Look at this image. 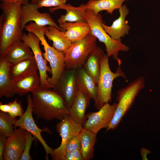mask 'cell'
Returning a JSON list of instances; mask_svg holds the SVG:
<instances>
[{
  "label": "cell",
  "mask_w": 160,
  "mask_h": 160,
  "mask_svg": "<svg viewBox=\"0 0 160 160\" xmlns=\"http://www.w3.org/2000/svg\"><path fill=\"white\" fill-rule=\"evenodd\" d=\"M108 57L104 53L101 62L100 73L97 82L98 92L97 98L94 101V106L98 110L105 104L111 101L112 89L114 80L121 76H126L122 70L120 65L115 72L110 69L108 63Z\"/></svg>",
  "instance_id": "6"
},
{
  "label": "cell",
  "mask_w": 160,
  "mask_h": 160,
  "mask_svg": "<svg viewBox=\"0 0 160 160\" xmlns=\"http://www.w3.org/2000/svg\"><path fill=\"white\" fill-rule=\"evenodd\" d=\"M33 56L30 47L21 40L12 45L3 57L8 63L12 64Z\"/></svg>",
  "instance_id": "22"
},
{
  "label": "cell",
  "mask_w": 160,
  "mask_h": 160,
  "mask_svg": "<svg viewBox=\"0 0 160 160\" xmlns=\"http://www.w3.org/2000/svg\"><path fill=\"white\" fill-rule=\"evenodd\" d=\"M87 9L86 4H81L79 7H75L68 4L59 7L50 8L49 10L50 12H53L58 9L66 10V13L61 15L57 20L60 24L66 22L86 21L85 15Z\"/></svg>",
  "instance_id": "17"
},
{
  "label": "cell",
  "mask_w": 160,
  "mask_h": 160,
  "mask_svg": "<svg viewBox=\"0 0 160 160\" xmlns=\"http://www.w3.org/2000/svg\"><path fill=\"white\" fill-rule=\"evenodd\" d=\"M129 0H89L86 4L87 9L97 14L103 10L112 14L116 9H119L124 2Z\"/></svg>",
  "instance_id": "27"
},
{
  "label": "cell",
  "mask_w": 160,
  "mask_h": 160,
  "mask_svg": "<svg viewBox=\"0 0 160 160\" xmlns=\"http://www.w3.org/2000/svg\"><path fill=\"white\" fill-rule=\"evenodd\" d=\"M81 148V143L79 134L74 135L68 140L66 146L65 151L66 152L76 150L80 151Z\"/></svg>",
  "instance_id": "30"
},
{
  "label": "cell",
  "mask_w": 160,
  "mask_h": 160,
  "mask_svg": "<svg viewBox=\"0 0 160 160\" xmlns=\"http://www.w3.org/2000/svg\"><path fill=\"white\" fill-rule=\"evenodd\" d=\"M11 64L3 57L0 58V97L11 98L15 95L12 89L9 68Z\"/></svg>",
  "instance_id": "23"
},
{
  "label": "cell",
  "mask_w": 160,
  "mask_h": 160,
  "mask_svg": "<svg viewBox=\"0 0 160 160\" xmlns=\"http://www.w3.org/2000/svg\"><path fill=\"white\" fill-rule=\"evenodd\" d=\"M38 70L34 56L11 64L9 73L13 82L33 73Z\"/></svg>",
  "instance_id": "21"
},
{
  "label": "cell",
  "mask_w": 160,
  "mask_h": 160,
  "mask_svg": "<svg viewBox=\"0 0 160 160\" xmlns=\"http://www.w3.org/2000/svg\"><path fill=\"white\" fill-rule=\"evenodd\" d=\"M90 99L78 89L72 104L68 109L69 114L78 124L82 126L86 119L85 112Z\"/></svg>",
  "instance_id": "20"
},
{
  "label": "cell",
  "mask_w": 160,
  "mask_h": 160,
  "mask_svg": "<svg viewBox=\"0 0 160 160\" xmlns=\"http://www.w3.org/2000/svg\"><path fill=\"white\" fill-rule=\"evenodd\" d=\"M85 19L90 28L89 33L104 44L107 56H112L119 65H121L122 62L118 57L119 52H127L129 49V47L121 42V39H113L106 33L102 26L103 20L100 14H96L92 10L87 9Z\"/></svg>",
  "instance_id": "4"
},
{
  "label": "cell",
  "mask_w": 160,
  "mask_h": 160,
  "mask_svg": "<svg viewBox=\"0 0 160 160\" xmlns=\"http://www.w3.org/2000/svg\"><path fill=\"white\" fill-rule=\"evenodd\" d=\"M145 86L143 77H140L127 87L117 92L118 103L113 117L108 126L107 130L115 129L132 104L140 91Z\"/></svg>",
  "instance_id": "5"
},
{
  "label": "cell",
  "mask_w": 160,
  "mask_h": 160,
  "mask_svg": "<svg viewBox=\"0 0 160 160\" xmlns=\"http://www.w3.org/2000/svg\"><path fill=\"white\" fill-rule=\"evenodd\" d=\"M16 119L10 116L8 113L0 112V135L7 137L12 135L14 132V125Z\"/></svg>",
  "instance_id": "28"
},
{
  "label": "cell",
  "mask_w": 160,
  "mask_h": 160,
  "mask_svg": "<svg viewBox=\"0 0 160 160\" xmlns=\"http://www.w3.org/2000/svg\"><path fill=\"white\" fill-rule=\"evenodd\" d=\"M31 0H0L1 2H10L16 3L21 5H24L29 3Z\"/></svg>",
  "instance_id": "35"
},
{
  "label": "cell",
  "mask_w": 160,
  "mask_h": 160,
  "mask_svg": "<svg viewBox=\"0 0 160 160\" xmlns=\"http://www.w3.org/2000/svg\"><path fill=\"white\" fill-rule=\"evenodd\" d=\"M47 28L46 26L40 25L31 22L25 26V28L28 32L33 33L37 36L44 47L45 52L42 53L43 56L49 62L51 69L52 76L48 77L47 81L54 88L65 69V57L62 51L51 46L47 42L45 33Z\"/></svg>",
  "instance_id": "3"
},
{
  "label": "cell",
  "mask_w": 160,
  "mask_h": 160,
  "mask_svg": "<svg viewBox=\"0 0 160 160\" xmlns=\"http://www.w3.org/2000/svg\"><path fill=\"white\" fill-rule=\"evenodd\" d=\"M31 93L33 113L38 118L60 120L69 114L63 98L54 89L40 87Z\"/></svg>",
  "instance_id": "2"
},
{
  "label": "cell",
  "mask_w": 160,
  "mask_h": 160,
  "mask_svg": "<svg viewBox=\"0 0 160 160\" xmlns=\"http://www.w3.org/2000/svg\"><path fill=\"white\" fill-rule=\"evenodd\" d=\"M27 100V105L26 109L19 119L15 120L14 127H18L25 129L36 138L41 143L45 151V159L48 160V155L49 154L52 155L53 149L47 145L42 136L41 132L45 131L51 134L52 132L48 128L45 127L43 129H40L38 127L32 115V100L31 94L28 95Z\"/></svg>",
  "instance_id": "8"
},
{
  "label": "cell",
  "mask_w": 160,
  "mask_h": 160,
  "mask_svg": "<svg viewBox=\"0 0 160 160\" xmlns=\"http://www.w3.org/2000/svg\"><path fill=\"white\" fill-rule=\"evenodd\" d=\"M28 132L19 127L7 137L3 155V160H18L25 147Z\"/></svg>",
  "instance_id": "14"
},
{
  "label": "cell",
  "mask_w": 160,
  "mask_h": 160,
  "mask_svg": "<svg viewBox=\"0 0 160 160\" xmlns=\"http://www.w3.org/2000/svg\"><path fill=\"white\" fill-rule=\"evenodd\" d=\"M60 121L56 124V129L61 138V142L60 146L53 150L51 155L54 160H63L68 141L74 135L79 134L83 128L69 114Z\"/></svg>",
  "instance_id": "9"
},
{
  "label": "cell",
  "mask_w": 160,
  "mask_h": 160,
  "mask_svg": "<svg viewBox=\"0 0 160 160\" xmlns=\"http://www.w3.org/2000/svg\"><path fill=\"white\" fill-rule=\"evenodd\" d=\"M117 105V103L111 105L108 103L97 111L87 113L83 128L96 134L102 129L106 128L113 117Z\"/></svg>",
  "instance_id": "11"
},
{
  "label": "cell",
  "mask_w": 160,
  "mask_h": 160,
  "mask_svg": "<svg viewBox=\"0 0 160 160\" xmlns=\"http://www.w3.org/2000/svg\"><path fill=\"white\" fill-rule=\"evenodd\" d=\"M53 89L62 97L68 109L78 90L76 69L65 68Z\"/></svg>",
  "instance_id": "12"
},
{
  "label": "cell",
  "mask_w": 160,
  "mask_h": 160,
  "mask_svg": "<svg viewBox=\"0 0 160 160\" xmlns=\"http://www.w3.org/2000/svg\"><path fill=\"white\" fill-rule=\"evenodd\" d=\"M10 110V106L9 103L3 104L0 102V110L3 112L8 113Z\"/></svg>",
  "instance_id": "36"
},
{
  "label": "cell",
  "mask_w": 160,
  "mask_h": 160,
  "mask_svg": "<svg viewBox=\"0 0 160 160\" xmlns=\"http://www.w3.org/2000/svg\"><path fill=\"white\" fill-rule=\"evenodd\" d=\"M59 26L65 32L67 38L72 42L84 38L90 31L86 21L66 22L60 24Z\"/></svg>",
  "instance_id": "19"
},
{
  "label": "cell",
  "mask_w": 160,
  "mask_h": 160,
  "mask_svg": "<svg viewBox=\"0 0 160 160\" xmlns=\"http://www.w3.org/2000/svg\"><path fill=\"white\" fill-rule=\"evenodd\" d=\"M40 84L39 74L37 72L13 82L12 91L15 94L22 96L39 88Z\"/></svg>",
  "instance_id": "18"
},
{
  "label": "cell",
  "mask_w": 160,
  "mask_h": 160,
  "mask_svg": "<svg viewBox=\"0 0 160 160\" xmlns=\"http://www.w3.org/2000/svg\"><path fill=\"white\" fill-rule=\"evenodd\" d=\"M104 53L103 50L97 47L89 55L83 65L85 71L97 83L100 73L101 60Z\"/></svg>",
  "instance_id": "24"
},
{
  "label": "cell",
  "mask_w": 160,
  "mask_h": 160,
  "mask_svg": "<svg viewBox=\"0 0 160 160\" xmlns=\"http://www.w3.org/2000/svg\"><path fill=\"white\" fill-rule=\"evenodd\" d=\"M77 83L78 89L89 99L95 101L98 92L97 83L82 66L76 69Z\"/></svg>",
  "instance_id": "16"
},
{
  "label": "cell",
  "mask_w": 160,
  "mask_h": 160,
  "mask_svg": "<svg viewBox=\"0 0 160 160\" xmlns=\"http://www.w3.org/2000/svg\"><path fill=\"white\" fill-rule=\"evenodd\" d=\"M21 5L1 2L0 17V58L17 42L21 41L23 34L21 26Z\"/></svg>",
  "instance_id": "1"
},
{
  "label": "cell",
  "mask_w": 160,
  "mask_h": 160,
  "mask_svg": "<svg viewBox=\"0 0 160 160\" xmlns=\"http://www.w3.org/2000/svg\"><path fill=\"white\" fill-rule=\"evenodd\" d=\"M97 39L89 33L84 38L72 42L64 55L65 69L82 66L89 55L97 47Z\"/></svg>",
  "instance_id": "7"
},
{
  "label": "cell",
  "mask_w": 160,
  "mask_h": 160,
  "mask_svg": "<svg viewBox=\"0 0 160 160\" xmlns=\"http://www.w3.org/2000/svg\"><path fill=\"white\" fill-rule=\"evenodd\" d=\"M68 0H41L37 4L39 8L43 7H56L66 4Z\"/></svg>",
  "instance_id": "32"
},
{
  "label": "cell",
  "mask_w": 160,
  "mask_h": 160,
  "mask_svg": "<svg viewBox=\"0 0 160 160\" xmlns=\"http://www.w3.org/2000/svg\"><path fill=\"white\" fill-rule=\"evenodd\" d=\"M119 17L115 20L111 26H108L103 23L102 26L106 33L114 40H118L129 33L130 27L125 20L129 10L125 4L119 9Z\"/></svg>",
  "instance_id": "15"
},
{
  "label": "cell",
  "mask_w": 160,
  "mask_h": 160,
  "mask_svg": "<svg viewBox=\"0 0 160 160\" xmlns=\"http://www.w3.org/2000/svg\"><path fill=\"white\" fill-rule=\"evenodd\" d=\"M45 36L53 42V46L55 49L62 51L65 55L72 42L66 38L65 31H62L56 27L49 25Z\"/></svg>",
  "instance_id": "25"
},
{
  "label": "cell",
  "mask_w": 160,
  "mask_h": 160,
  "mask_svg": "<svg viewBox=\"0 0 160 160\" xmlns=\"http://www.w3.org/2000/svg\"><path fill=\"white\" fill-rule=\"evenodd\" d=\"M37 4L28 3L21 5V26L22 30L27 23L33 21L37 24L42 26L52 25L62 30L52 18L50 14L47 12L41 13L39 10Z\"/></svg>",
  "instance_id": "13"
},
{
  "label": "cell",
  "mask_w": 160,
  "mask_h": 160,
  "mask_svg": "<svg viewBox=\"0 0 160 160\" xmlns=\"http://www.w3.org/2000/svg\"><path fill=\"white\" fill-rule=\"evenodd\" d=\"M8 103L10 106V110L8 113L10 116L16 119L17 117H20L23 115L24 111L21 101L18 102L17 99L16 98L12 102Z\"/></svg>",
  "instance_id": "29"
},
{
  "label": "cell",
  "mask_w": 160,
  "mask_h": 160,
  "mask_svg": "<svg viewBox=\"0 0 160 160\" xmlns=\"http://www.w3.org/2000/svg\"><path fill=\"white\" fill-rule=\"evenodd\" d=\"M36 138L31 134L28 132L25 147L22 154L20 160H31V156L30 154V151L32 143Z\"/></svg>",
  "instance_id": "31"
},
{
  "label": "cell",
  "mask_w": 160,
  "mask_h": 160,
  "mask_svg": "<svg viewBox=\"0 0 160 160\" xmlns=\"http://www.w3.org/2000/svg\"><path fill=\"white\" fill-rule=\"evenodd\" d=\"M81 143L80 151L83 160H89L93 158L94 147L97 141V134L82 128L79 133Z\"/></svg>",
  "instance_id": "26"
},
{
  "label": "cell",
  "mask_w": 160,
  "mask_h": 160,
  "mask_svg": "<svg viewBox=\"0 0 160 160\" xmlns=\"http://www.w3.org/2000/svg\"><path fill=\"white\" fill-rule=\"evenodd\" d=\"M41 0H31V3L35 4H37Z\"/></svg>",
  "instance_id": "37"
},
{
  "label": "cell",
  "mask_w": 160,
  "mask_h": 160,
  "mask_svg": "<svg viewBox=\"0 0 160 160\" xmlns=\"http://www.w3.org/2000/svg\"><path fill=\"white\" fill-rule=\"evenodd\" d=\"M63 160H83L81 153L79 150L66 152Z\"/></svg>",
  "instance_id": "33"
},
{
  "label": "cell",
  "mask_w": 160,
  "mask_h": 160,
  "mask_svg": "<svg viewBox=\"0 0 160 160\" xmlns=\"http://www.w3.org/2000/svg\"><path fill=\"white\" fill-rule=\"evenodd\" d=\"M22 40L31 48L33 52L37 65L40 77V87L46 88H53L49 83L47 72L51 74V69L47 65V61L44 58L40 47V40L38 37L32 32L23 33Z\"/></svg>",
  "instance_id": "10"
},
{
  "label": "cell",
  "mask_w": 160,
  "mask_h": 160,
  "mask_svg": "<svg viewBox=\"0 0 160 160\" xmlns=\"http://www.w3.org/2000/svg\"><path fill=\"white\" fill-rule=\"evenodd\" d=\"M7 137L0 135V160H3V155L6 146Z\"/></svg>",
  "instance_id": "34"
}]
</instances>
